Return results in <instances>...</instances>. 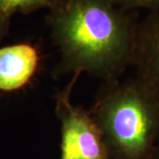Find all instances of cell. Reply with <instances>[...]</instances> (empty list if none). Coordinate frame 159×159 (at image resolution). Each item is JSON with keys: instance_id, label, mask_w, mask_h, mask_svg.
I'll list each match as a JSON object with an SVG mask.
<instances>
[{"instance_id": "obj_3", "label": "cell", "mask_w": 159, "mask_h": 159, "mask_svg": "<svg viewBox=\"0 0 159 159\" xmlns=\"http://www.w3.org/2000/svg\"><path fill=\"white\" fill-rule=\"evenodd\" d=\"M80 74L55 95V113L60 122L59 159H109L105 144L89 110L72 102V92Z\"/></svg>"}, {"instance_id": "obj_5", "label": "cell", "mask_w": 159, "mask_h": 159, "mask_svg": "<svg viewBox=\"0 0 159 159\" xmlns=\"http://www.w3.org/2000/svg\"><path fill=\"white\" fill-rule=\"evenodd\" d=\"M133 66L134 77L159 96V10L139 21Z\"/></svg>"}, {"instance_id": "obj_2", "label": "cell", "mask_w": 159, "mask_h": 159, "mask_svg": "<svg viewBox=\"0 0 159 159\" xmlns=\"http://www.w3.org/2000/svg\"><path fill=\"white\" fill-rule=\"evenodd\" d=\"M89 111L109 159H156L159 96L135 77L102 82Z\"/></svg>"}, {"instance_id": "obj_7", "label": "cell", "mask_w": 159, "mask_h": 159, "mask_svg": "<svg viewBox=\"0 0 159 159\" xmlns=\"http://www.w3.org/2000/svg\"><path fill=\"white\" fill-rule=\"evenodd\" d=\"M116 6L126 11L148 9L149 11L159 10V0H111Z\"/></svg>"}, {"instance_id": "obj_6", "label": "cell", "mask_w": 159, "mask_h": 159, "mask_svg": "<svg viewBox=\"0 0 159 159\" xmlns=\"http://www.w3.org/2000/svg\"><path fill=\"white\" fill-rule=\"evenodd\" d=\"M62 0H0V43L10 33L11 20L17 13L29 14L41 9H55Z\"/></svg>"}, {"instance_id": "obj_4", "label": "cell", "mask_w": 159, "mask_h": 159, "mask_svg": "<svg viewBox=\"0 0 159 159\" xmlns=\"http://www.w3.org/2000/svg\"><path fill=\"white\" fill-rule=\"evenodd\" d=\"M36 46L28 42L0 48V92L13 93L25 89L34 80L41 64Z\"/></svg>"}, {"instance_id": "obj_8", "label": "cell", "mask_w": 159, "mask_h": 159, "mask_svg": "<svg viewBox=\"0 0 159 159\" xmlns=\"http://www.w3.org/2000/svg\"><path fill=\"white\" fill-rule=\"evenodd\" d=\"M156 159H159V143L157 148V153H156Z\"/></svg>"}, {"instance_id": "obj_1", "label": "cell", "mask_w": 159, "mask_h": 159, "mask_svg": "<svg viewBox=\"0 0 159 159\" xmlns=\"http://www.w3.org/2000/svg\"><path fill=\"white\" fill-rule=\"evenodd\" d=\"M46 24L60 59L54 78L87 73L102 82L118 80L134 65L139 19L111 0H62Z\"/></svg>"}]
</instances>
